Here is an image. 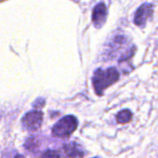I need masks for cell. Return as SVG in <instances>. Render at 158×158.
Masks as SVG:
<instances>
[{"label": "cell", "mask_w": 158, "mask_h": 158, "mask_svg": "<svg viewBox=\"0 0 158 158\" xmlns=\"http://www.w3.org/2000/svg\"><path fill=\"white\" fill-rule=\"evenodd\" d=\"M107 17V9L106 6L103 3L98 4L94 10H93V14H92V21L94 25L97 28H101L103 23L106 21Z\"/></svg>", "instance_id": "obj_5"}, {"label": "cell", "mask_w": 158, "mask_h": 158, "mask_svg": "<svg viewBox=\"0 0 158 158\" xmlns=\"http://www.w3.org/2000/svg\"><path fill=\"white\" fill-rule=\"evenodd\" d=\"M41 158H60V154L58 152L53 150H48L43 152Z\"/></svg>", "instance_id": "obj_8"}, {"label": "cell", "mask_w": 158, "mask_h": 158, "mask_svg": "<svg viewBox=\"0 0 158 158\" xmlns=\"http://www.w3.org/2000/svg\"><path fill=\"white\" fill-rule=\"evenodd\" d=\"M43 121V114L38 111L29 112L23 118V126L28 131H35L40 128Z\"/></svg>", "instance_id": "obj_3"}, {"label": "cell", "mask_w": 158, "mask_h": 158, "mask_svg": "<svg viewBox=\"0 0 158 158\" xmlns=\"http://www.w3.org/2000/svg\"><path fill=\"white\" fill-rule=\"evenodd\" d=\"M152 11H153V8H152V4H148V3L143 4L142 6H140L139 8V10H137V12L135 14L134 23L137 26L143 27L146 24L147 20L152 17Z\"/></svg>", "instance_id": "obj_4"}, {"label": "cell", "mask_w": 158, "mask_h": 158, "mask_svg": "<svg viewBox=\"0 0 158 158\" xmlns=\"http://www.w3.org/2000/svg\"><path fill=\"white\" fill-rule=\"evenodd\" d=\"M132 116H133V114L131 113V111L128 109H125V110L120 111L116 114V121L119 124H127L131 121Z\"/></svg>", "instance_id": "obj_7"}, {"label": "cell", "mask_w": 158, "mask_h": 158, "mask_svg": "<svg viewBox=\"0 0 158 158\" xmlns=\"http://www.w3.org/2000/svg\"><path fill=\"white\" fill-rule=\"evenodd\" d=\"M119 76V72L114 67L96 70L92 77V83L97 95L102 96L107 88L118 81Z\"/></svg>", "instance_id": "obj_1"}, {"label": "cell", "mask_w": 158, "mask_h": 158, "mask_svg": "<svg viewBox=\"0 0 158 158\" xmlns=\"http://www.w3.org/2000/svg\"><path fill=\"white\" fill-rule=\"evenodd\" d=\"M64 158H82L84 152L76 143L71 142L63 147Z\"/></svg>", "instance_id": "obj_6"}, {"label": "cell", "mask_w": 158, "mask_h": 158, "mask_svg": "<svg viewBox=\"0 0 158 158\" xmlns=\"http://www.w3.org/2000/svg\"><path fill=\"white\" fill-rule=\"evenodd\" d=\"M78 121L73 115H66L59 120L52 128V135L58 138H67L75 131Z\"/></svg>", "instance_id": "obj_2"}, {"label": "cell", "mask_w": 158, "mask_h": 158, "mask_svg": "<svg viewBox=\"0 0 158 158\" xmlns=\"http://www.w3.org/2000/svg\"><path fill=\"white\" fill-rule=\"evenodd\" d=\"M14 158H25L23 155H22V154H17Z\"/></svg>", "instance_id": "obj_9"}]
</instances>
